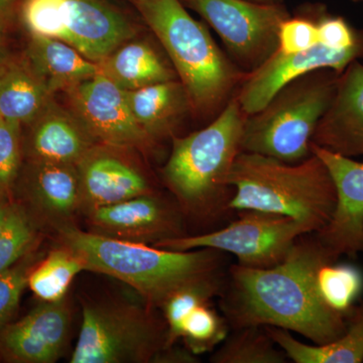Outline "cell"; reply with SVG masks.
Segmentation results:
<instances>
[{
  "label": "cell",
  "instance_id": "1",
  "mask_svg": "<svg viewBox=\"0 0 363 363\" xmlns=\"http://www.w3.org/2000/svg\"><path fill=\"white\" fill-rule=\"evenodd\" d=\"M338 262L318 240L303 234L279 264L267 269L233 264L220 294L222 314L230 328L277 327L317 345L333 342L346 329L347 315L331 309L320 296V267Z\"/></svg>",
  "mask_w": 363,
  "mask_h": 363
},
{
  "label": "cell",
  "instance_id": "2",
  "mask_svg": "<svg viewBox=\"0 0 363 363\" xmlns=\"http://www.w3.org/2000/svg\"><path fill=\"white\" fill-rule=\"evenodd\" d=\"M60 243L82 259L85 271L99 272L135 289L150 307L161 308L181 289L226 276L227 253L150 247L83 231L71 223L57 227Z\"/></svg>",
  "mask_w": 363,
  "mask_h": 363
},
{
  "label": "cell",
  "instance_id": "3",
  "mask_svg": "<svg viewBox=\"0 0 363 363\" xmlns=\"http://www.w3.org/2000/svg\"><path fill=\"white\" fill-rule=\"evenodd\" d=\"M233 212L255 210L283 215L312 233L323 228L336 205V191L324 162L311 154L298 162L240 152L227 177Z\"/></svg>",
  "mask_w": 363,
  "mask_h": 363
},
{
  "label": "cell",
  "instance_id": "4",
  "mask_svg": "<svg viewBox=\"0 0 363 363\" xmlns=\"http://www.w3.org/2000/svg\"><path fill=\"white\" fill-rule=\"evenodd\" d=\"M245 121L234 97L206 128L174 138L162 176L184 215L214 221L233 212L229 202L233 190L227 177L241 152Z\"/></svg>",
  "mask_w": 363,
  "mask_h": 363
},
{
  "label": "cell",
  "instance_id": "5",
  "mask_svg": "<svg viewBox=\"0 0 363 363\" xmlns=\"http://www.w3.org/2000/svg\"><path fill=\"white\" fill-rule=\"evenodd\" d=\"M169 55L190 106L213 111L242 81L205 26L180 0H131Z\"/></svg>",
  "mask_w": 363,
  "mask_h": 363
},
{
  "label": "cell",
  "instance_id": "6",
  "mask_svg": "<svg viewBox=\"0 0 363 363\" xmlns=\"http://www.w3.org/2000/svg\"><path fill=\"white\" fill-rule=\"evenodd\" d=\"M339 73L312 72L285 86L259 112L245 116L241 152L286 162L310 156L312 138L331 104Z\"/></svg>",
  "mask_w": 363,
  "mask_h": 363
},
{
  "label": "cell",
  "instance_id": "7",
  "mask_svg": "<svg viewBox=\"0 0 363 363\" xmlns=\"http://www.w3.org/2000/svg\"><path fill=\"white\" fill-rule=\"evenodd\" d=\"M152 310L123 301L84 303L71 363L156 362L168 348V326Z\"/></svg>",
  "mask_w": 363,
  "mask_h": 363
},
{
  "label": "cell",
  "instance_id": "8",
  "mask_svg": "<svg viewBox=\"0 0 363 363\" xmlns=\"http://www.w3.org/2000/svg\"><path fill=\"white\" fill-rule=\"evenodd\" d=\"M20 16L30 35L62 40L96 63L136 33L130 20L104 0H23Z\"/></svg>",
  "mask_w": 363,
  "mask_h": 363
},
{
  "label": "cell",
  "instance_id": "9",
  "mask_svg": "<svg viewBox=\"0 0 363 363\" xmlns=\"http://www.w3.org/2000/svg\"><path fill=\"white\" fill-rule=\"evenodd\" d=\"M238 213V218L218 230L161 241L155 247L179 252L212 248L234 255L240 266L267 269L285 259L301 235L312 233L304 224L283 215L255 210Z\"/></svg>",
  "mask_w": 363,
  "mask_h": 363
},
{
  "label": "cell",
  "instance_id": "10",
  "mask_svg": "<svg viewBox=\"0 0 363 363\" xmlns=\"http://www.w3.org/2000/svg\"><path fill=\"white\" fill-rule=\"evenodd\" d=\"M218 33L234 58L255 70L279 48L286 7L252 0H185Z\"/></svg>",
  "mask_w": 363,
  "mask_h": 363
},
{
  "label": "cell",
  "instance_id": "11",
  "mask_svg": "<svg viewBox=\"0 0 363 363\" xmlns=\"http://www.w3.org/2000/svg\"><path fill=\"white\" fill-rule=\"evenodd\" d=\"M72 111L97 143L125 150H145L154 138L131 113L125 91L102 74L66 91Z\"/></svg>",
  "mask_w": 363,
  "mask_h": 363
},
{
  "label": "cell",
  "instance_id": "12",
  "mask_svg": "<svg viewBox=\"0 0 363 363\" xmlns=\"http://www.w3.org/2000/svg\"><path fill=\"white\" fill-rule=\"evenodd\" d=\"M363 58V35L357 44L348 49L334 50L322 44L297 52H283L277 50L242 78L236 99L245 116L262 111L285 86L312 72L335 71L342 73L348 65Z\"/></svg>",
  "mask_w": 363,
  "mask_h": 363
},
{
  "label": "cell",
  "instance_id": "13",
  "mask_svg": "<svg viewBox=\"0 0 363 363\" xmlns=\"http://www.w3.org/2000/svg\"><path fill=\"white\" fill-rule=\"evenodd\" d=\"M91 233L114 240L155 245L187 235L184 215L156 192L140 195L85 213Z\"/></svg>",
  "mask_w": 363,
  "mask_h": 363
},
{
  "label": "cell",
  "instance_id": "14",
  "mask_svg": "<svg viewBox=\"0 0 363 363\" xmlns=\"http://www.w3.org/2000/svg\"><path fill=\"white\" fill-rule=\"evenodd\" d=\"M311 152L328 169L336 205L328 223L316 234L336 259L363 253V162L311 143Z\"/></svg>",
  "mask_w": 363,
  "mask_h": 363
},
{
  "label": "cell",
  "instance_id": "15",
  "mask_svg": "<svg viewBox=\"0 0 363 363\" xmlns=\"http://www.w3.org/2000/svg\"><path fill=\"white\" fill-rule=\"evenodd\" d=\"M123 150L96 143L76 164L83 213L155 192L145 172Z\"/></svg>",
  "mask_w": 363,
  "mask_h": 363
},
{
  "label": "cell",
  "instance_id": "16",
  "mask_svg": "<svg viewBox=\"0 0 363 363\" xmlns=\"http://www.w3.org/2000/svg\"><path fill=\"white\" fill-rule=\"evenodd\" d=\"M71 319L66 298L43 302L20 321L0 330V351L16 362H56L68 344Z\"/></svg>",
  "mask_w": 363,
  "mask_h": 363
},
{
  "label": "cell",
  "instance_id": "17",
  "mask_svg": "<svg viewBox=\"0 0 363 363\" xmlns=\"http://www.w3.org/2000/svg\"><path fill=\"white\" fill-rule=\"evenodd\" d=\"M312 143L342 156L363 157V64L358 60L339 74L335 93Z\"/></svg>",
  "mask_w": 363,
  "mask_h": 363
},
{
  "label": "cell",
  "instance_id": "18",
  "mask_svg": "<svg viewBox=\"0 0 363 363\" xmlns=\"http://www.w3.org/2000/svg\"><path fill=\"white\" fill-rule=\"evenodd\" d=\"M28 125L26 150L33 162L77 164L97 143L77 116L54 100Z\"/></svg>",
  "mask_w": 363,
  "mask_h": 363
},
{
  "label": "cell",
  "instance_id": "19",
  "mask_svg": "<svg viewBox=\"0 0 363 363\" xmlns=\"http://www.w3.org/2000/svg\"><path fill=\"white\" fill-rule=\"evenodd\" d=\"M54 94L32 63L7 57L0 64V118L30 124L42 113Z\"/></svg>",
  "mask_w": 363,
  "mask_h": 363
},
{
  "label": "cell",
  "instance_id": "20",
  "mask_svg": "<svg viewBox=\"0 0 363 363\" xmlns=\"http://www.w3.org/2000/svg\"><path fill=\"white\" fill-rule=\"evenodd\" d=\"M25 55L52 94L66 92L100 73L96 62L85 58L70 45L51 38L30 35Z\"/></svg>",
  "mask_w": 363,
  "mask_h": 363
},
{
  "label": "cell",
  "instance_id": "21",
  "mask_svg": "<svg viewBox=\"0 0 363 363\" xmlns=\"http://www.w3.org/2000/svg\"><path fill=\"white\" fill-rule=\"evenodd\" d=\"M30 176V191L40 211L58 223L69 224V219L80 211V183L76 164L33 162Z\"/></svg>",
  "mask_w": 363,
  "mask_h": 363
},
{
  "label": "cell",
  "instance_id": "22",
  "mask_svg": "<svg viewBox=\"0 0 363 363\" xmlns=\"http://www.w3.org/2000/svg\"><path fill=\"white\" fill-rule=\"evenodd\" d=\"M277 345L296 363H360L363 362V301L347 315L342 335L333 342L310 345L294 337L290 331L264 327Z\"/></svg>",
  "mask_w": 363,
  "mask_h": 363
},
{
  "label": "cell",
  "instance_id": "23",
  "mask_svg": "<svg viewBox=\"0 0 363 363\" xmlns=\"http://www.w3.org/2000/svg\"><path fill=\"white\" fill-rule=\"evenodd\" d=\"M100 74L124 91L175 80L176 74L145 42H126L98 63Z\"/></svg>",
  "mask_w": 363,
  "mask_h": 363
},
{
  "label": "cell",
  "instance_id": "24",
  "mask_svg": "<svg viewBox=\"0 0 363 363\" xmlns=\"http://www.w3.org/2000/svg\"><path fill=\"white\" fill-rule=\"evenodd\" d=\"M125 93L136 123L152 138L169 133L177 116L191 107L185 88L176 80Z\"/></svg>",
  "mask_w": 363,
  "mask_h": 363
},
{
  "label": "cell",
  "instance_id": "25",
  "mask_svg": "<svg viewBox=\"0 0 363 363\" xmlns=\"http://www.w3.org/2000/svg\"><path fill=\"white\" fill-rule=\"evenodd\" d=\"M85 271L82 259L73 250L61 245L49 252L45 259L33 266L28 286L43 302H57L66 298L72 281Z\"/></svg>",
  "mask_w": 363,
  "mask_h": 363
},
{
  "label": "cell",
  "instance_id": "26",
  "mask_svg": "<svg viewBox=\"0 0 363 363\" xmlns=\"http://www.w3.org/2000/svg\"><path fill=\"white\" fill-rule=\"evenodd\" d=\"M286 353L264 327L233 329L210 360L214 363H286Z\"/></svg>",
  "mask_w": 363,
  "mask_h": 363
},
{
  "label": "cell",
  "instance_id": "27",
  "mask_svg": "<svg viewBox=\"0 0 363 363\" xmlns=\"http://www.w3.org/2000/svg\"><path fill=\"white\" fill-rule=\"evenodd\" d=\"M317 286L331 309L348 315L363 292V272L353 264L328 262L318 272Z\"/></svg>",
  "mask_w": 363,
  "mask_h": 363
},
{
  "label": "cell",
  "instance_id": "28",
  "mask_svg": "<svg viewBox=\"0 0 363 363\" xmlns=\"http://www.w3.org/2000/svg\"><path fill=\"white\" fill-rule=\"evenodd\" d=\"M225 279L226 276L219 277L185 286L164 302L161 309L168 326V347L175 345L181 339L182 327L191 311L199 305L211 303L212 298L220 296Z\"/></svg>",
  "mask_w": 363,
  "mask_h": 363
},
{
  "label": "cell",
  "instance_id": "29",
  "mask_svg": "<svg viewBox=\"0 0 363 363\" xmlns=\"http://www.w3.org/2000/svg\"><path fill=\"white\" fill-rule=\"evenodd\" d=\"M228 324L211 303H205L190 312L182 327L181 338L195 354L211 351L228 335Z\"/></svg>",
  "mask_w": 363,
  "mask_h": 363
},
{
  "label": "cell",
  "instance_id": "30",
  "mask_svg": "<svg viewBox=\"0 0 363 363\" xmlns=\"http://www.w3.org/2000/svg\"><path fill=\"white\" fill-rule=\"evenodd\" d=\"M35 240L32 221L21 208L11 205L6 225L0 233V274L28 255Z\"/></svg>",
  "mask_w": 363,
  "mask_h": 363
},
{
  "label": "cell",
  "instance_id": "31",
  "mask_svg": "<svg viewBox=\"0 0 363 363\" xmlns=\"http://www.w3.org/2000/svg\"><path fill=\"white\" fill-rule=\"evenodd\" d=\"M26 259L0 274V330L6 326L20 305L21 295L28 286V278L35 264Z\"/></svg>",
  "mask_w": 363,
  "mask_h": 363
},
{
  "label": "cell",
  "instance_id": "32",
  "mask_svg": "<svg viewBox=\"0 0 363 363\" xmlns=\"http://www.w3.org/2000/svg\"><path fill=\"white\" fill-rule=\"evenodd\" d=\"M21 124L0 118V191L7 192L20 169Z\"/></svg>",
  "mask_w": 363,
  "mask_h": 363
},
{
  "label": "cell",
  "instance_id": "33",
  "mask_svg": "<svg viewBox=\"0 0 363 363\" xmlns=\"http://www.w3.org/2000/svg\"><path fill=\"white\" fill-rule=\"evenodd\" d=\"M319 44L318 23L307 18H286L279 30L278 50L286 54L311 49Z\"/></svg>",
  "mask_w": 363,
  "mask_h": 363
},
{
  "label": "cell",
  "instance_id": "34",
  "mask_svg": "<svg viewBox=\"0 0 363 363\" xmlns=\"http://www.w3.org/2000/svg\"><path fill=\"white\" fill-rule=\"evenodd\" d=\"M320 44L334 50L352 47L362 39L363 32H357L342 18L325 16L318 23Z\"/></svg>",
  "mask_w": 363,
  "mask_h": 363
},
{
  "label": "cell",
  "instance_id": "35",
  "mask_svg": "<svg viewBox=\"0 0 363 363\" xmlns=\"http://www.w3.org/2000/svg\"><path fill=\"white\" fill-rule=\"evenodd\" d=\"M18 0H0V33L6 35L16 16Z\"/></svg>",
  "mask_w": 363,
  "mask_h": 363
},
{
  "label": "cell",
  "instance_id": "36",
  "mask_svg": "<svg viewBox=\"0 0 363 363\" xmlns=\"http://www.w3.org/2000/svg\"><path fill=\"white\" fill-rule=\"evenodd\" d=\"M6 194L4 191H0V233L4 230L11 207L6 201Z\"/></svg>",
  "mask_w": 363,
  "mask_h": 363
},
{
  "label": "cell",
  "instance_id": "37",
  "mask_svg": "<svg viewBox=\"0 0 363 363\" xmlns=\"http://www.w3.org/2000/svg\"><path fill=\"white\" fill-rule=\"evenodd\" d=\"M9 52H7L6 44V35L0 33V64L9 57Z\"/></svg>",
  "mask_w": 363,
  "mask_h": 363
},
{
  "label": "cell",
  "instance_id": "38",
  "mask_svg": "<svg viewBox=\"0 0 363 363\" xmlns=\"http://www.w3.org/2000/svg\"><path fill=\"white\" fill-rule=\"evenodd\" d=\"M252 1L262 2V4H278L281 0H252Z\"/></svg>",
  "mask_w": 363,
  "mask_h": 363
}]
</instances>
